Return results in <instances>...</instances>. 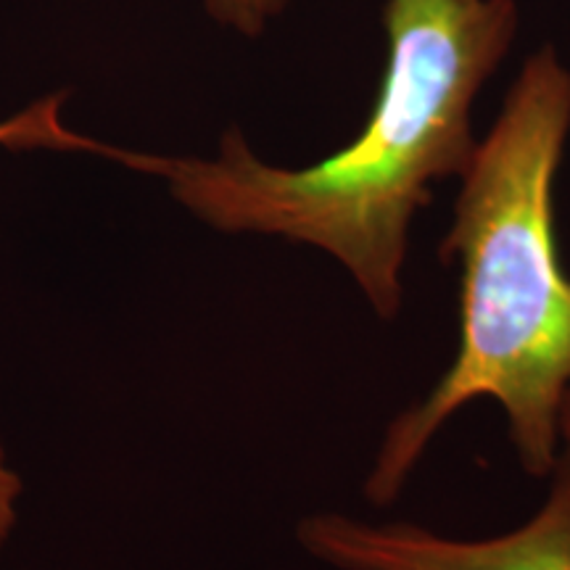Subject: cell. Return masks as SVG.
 <instances>
[{
	"label": "cell",
	"mask_w": 570,
	"mask_h": 570,
	"mask_svg": "<svg viewBox=\"0 0 570 570\" xmlns=\"http://www.w3.org/2000/svg\"><path fill=\"white\" fill-rule=\"evenodd\" d=\"M21 494V481L13 473L9 460H6L3 446H0V550L17 523V499Z\"/></svg>",
	"instance_id": "6"
},
{
	"label": "cell",
	"mask_w": 570,
	"mask_h": 570,
	"mask_svg": "<svg viewBox=\"0 0 570 570\" xmlns=\"http://www.w3.org/2000/svg\"><path fill=\"white\" fill-rule=\"evenodd\" d=\"M537 515L489 539H452L415 523H367L317 512L296 537L338 570H570V454L562 452Z\"/></svg>",
	"instance_id": "3"
},
{
	"label": "cell",
	"mask_w": 570,
	"mask_h": 570,
	"mask_svg": "<svg viewBox=\"0 0 570 570\" xmlns=\"http://www.w3.org/2000/svg\"><path fill=\"white\" fill-rule=\"evenodd\" d=\"M63 96H48L32 104L17 117L0 122V146L6 148H53V151H88L98 156H117V148L69 130L61 117Z\"/></svg>",
	"instance_id": "4"
},
{
	"label": "cell",
	"mask_w": 570,
	"mask_h": 570,
	"mask_svg": "<svg viewBox=\"0 0 570 570\" xmlns=\"http://www.w3.org/2000/svg\"><path fill=\"white\" fill-rule=\"evenodd\" d=\"M291 0H204V9L217 24L227 30L256 38L288 9Z\"/></svg>",
	"instance_id": "5"
},
{
	"label": "cell",
	"mask_w": 570,
	"mask_h": 570,
	"mask_svg": "<svg viewBox=\"0 0 570 570\" xmlns=\"http://www.w3.org/2000/svg\"><path fill=\"white\" fill-rule=\"evenodd\" d=\"M560 433H562V452L570 454V391L562 404V420H560Z\"/></svg>",
	"instance_id": "7"
},
{
	"label": "cell",
	"mask_w": 570,
	"mask_h": 570,
	"mask_svg": "<svg viewBox=\"0 0 570 570\" xmlns=\"http://www.w3.org/2000/svg\"><path fill=\"white\" fill-rule=\"evenodd\" d=\"M389 63L365 127L309 167L259 159L227 130L214 159L125 151L122 164L167 180L214 230L320 248L352 275L386 323L404 306L417 212L465 173L479 138L473 106L518 35L515 0H389Z\"/></svg>",
	"instance_id": "1"
},
{
	"label": "cell",
	"mask_w": 570,
	"mask_h": 570,
	"mask_svg": "<svg viewBox=\"0 0 570 570\" xmlns=\"http://www.w3.org/2000/svg\"><path fill=\"white\" fill-rule=\"evenodd\" d=\"M570 138V69L552 46L523 61L487 138L460 175L441 262L460 269L458 354L433 389L391 420L365 481L394 504L449 420L491 399L531 479L562 454L570 391V275L554 223V183Z\"/></svg>",
	"instance_id": "2"
}]
</instances>
